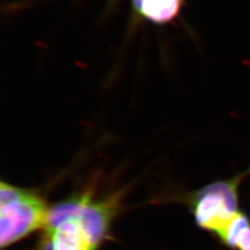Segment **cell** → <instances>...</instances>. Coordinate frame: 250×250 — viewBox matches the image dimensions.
Listing matches in <instances>:
<instances>
[{"mask_svg":"<svg viewBox=\"0 0 250 250\" xmlns=\"http://www.w3.org/2000/svg\"><path fill=\"white\" fill-rule=\"evenodd\" d=\"M246 178L243 171L232 178L210 183L188 197L197 226L222 246L233 223L245 212L240 204L239 188Z\"/></svg>","mask_w":250,"mask_h":250,"instance_id":"6da1fadb","label":"cell"},{"mask_svg":"<svg viewBox=\"0 0 250 250\" xmlns=\"http://www.w3.org/2000/svg\"><path fill=\"white\" fill-rule=\"evenodd\" d=\"M105 240L77 196L50 208L47 224L35 250H97Z\"/></svg>","mask_w":250,"mask_h":250,"instance_id":"7a4b0ae2","label":"cell"},{"mask_svg":"<svg viewBox=\"0 0 250 250\" xmlns=\"http://www.w3.org/2000/svg\"><path fill=\"white\" fill-rule=\"evenodd\" d=\"M232 250H250V223L238 233Z\"/></svg>","mask_w":250,"mask_h":250,"instance_id":"5b68a950","label":"cell"},{"mask_svg":"<svg viewBox=\"0 0 250 250\" xmlns=\"http://www.w3.org/2000/svg\"><path fill=\"white\" fill-rule=\"evenodd\" d=\"M245 174H246V175H247V177H248V176H250V168H249V169H248V170H245Z\"/></svg>","mask_w":250,"mask_h":250,"instance_id":"8992f818","label":"cell"},{"mask_svg":"<svg viewBox=\"0 0 250 250\" xmlns=\"http://www.w3.org/2000/svg\"><path fill=\"white\" fill-rule=\"evenodd\" d=\"M45 198L36 191L0 185V245L4 250L38 229H45L49 215Z\"/></svg>","mask_w":250,"mask_h":250,"instance_id":"3957f363","label":"cell"},{"mask_svg":"<svg viewBox=\"0 0 250 250\" xmlns=\"http://www.w3.org/2000/svg\"><path fill=\"white\" fill-rule=\"evenodd\" d=\"M134 9L147 21L165 24L178 17L184 0H132Z\"/></svg>","mask_w":250,"mask_h":250,"instance_id":"277c9868","label":"cell"}]
</instances>
